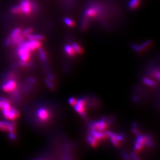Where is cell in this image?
Here are the masks:
<instances>
[{"instance_id": "20", "label": "cell", "mask_w": 160, "mask_h": 160, "mask_svg": "<svg viewBox=\"0 0 160 160\" xmlns=\"http://www.w3.org/2000/svg\"><path fill=\"white\" fill-rule=\"evenodd\" d=\"M87 140L92 146L96 147L98 145V140L95 139V138L93 137L91 134L88 135Z\"/></svg>"}, {"instance_id": "21", "label": "cell", "mask_w": 160, "mask_h": 160, "mask_svg": "<svg viewBox=\"0 0 160 160\" xmlns=\"http://www.w3.org/2000/svg\"><path fill=\"white\" fill-rule=\"evenodd\" d=\"M72 46L73 47V49H74L76 53L81 54L83 52V49L82 48V47L78 44H77V43H75V42L73 43Z\"/></svg>"}, {"instance_id": "3", "label": "cell", "mask_w": 160, "mask_h": 160, "mask_svg": "<svg viewBox=\"0 0 160 160\" xmlns=\"http://www.w3.org/2000/svg\"><path fill=\"white\" fill-rule=\"evenodd\" d=\"M13 77L14 75L8 74L7 80L2 85L1 89L4 92L13 93L17 90V82Z\"/></svg>"}, {"instance_id": "34", "label": "cell", "mask_w": 160, "mask_h": 160, "mask_svg": "<svg viewBox=\"0 0 160 160\" xmlns=\"http://www.w3.org/2000/svg\"><path fill=\"white\" fill-rule=\"evenodd\" d=\"M154 76L158 80H160V72L159 70L154 73Z\"/></svg>"}, {"instance_id": "23", "label": "cell", "mask_w": 160, "mask_h": 160, "mask_svg": "<svg viewBox=\"0 0 160 160\" xmlns=\"http://www.w3.org/2000/svg\"><path fill=\"white\" fill-rule=\"evenodd\" d=\"M142 81H143L144 84H146L147 85H148L149 86H150V87H156L157 84L154 81L150 79H149L147 78H145L144 77L143 79H142Z\"/></svg>"}, {"instance_id": "15", "label": "cell", "mask_w": 160, "mask_h": 160, "mask_svg": "<svg viewBox=\"0 0 160 160\" xmlns=\"http://www.w3.org/2000/svg\"><path fill=\"white\" fill-rule=\"evenodd\" d=\"M26 37L28 40H36L41 42L45 40L44 36L41 34H38L31 33L30 34L27 35Z\"/></svg>"}, {"instance_id": "7", "label": "cell", "mask_w": 160, "mask_h": 160, "mask_svg": "<svg viewBox=\"0 0 160 160\" xmlns=\"http://www.w3.org/2000/svg\"><path fill=\"white\" fill-rule=\"evenodd\" d=\"M86 104V100L84 98H80L77 100L76 103L74 105V109L78 114L85 118L86 117L85 106Z\"/></svg>"}, {"instance_id": "1", "label": "cell", "mask_w": 160, "mask_h": 160, "mask_svg": "<svg viewBox=\"0 0 160 160\" xmlns=\"http://www.w3.org/2000/svg\"><path fill=\"white\" fill-rule=\"evenodd\" d=\"M21 8L22 15L30 16L37 14L40 11V6L35 0H20L18 3Z\"/></svg>"}, {"instance_id": "10", "label": "cell", "mask_w": 160, "mask_h": 160, "mask_svg": "<svg viewBox=\"0 0 160 160\" xmlns=\"http://www.w3.org/2000/svg\"><path fill=\"white\" fill-rule=\"evenodd\" d=\"M152 43V41L151 40H147L146 41L142 43L140 45H137L136 44H133L131 45V47L136 52H141L144 50L148 48Z\"/></svg>"}, {"instance_id": "2", "label": "cell", "mask_w": 160, "mask_h": 160, "mask_svg": "<svg viewBox=\"0 0 160 160\" xmlns=\"http://www.w3.org/2000/svg\"><path fill=\"white\" fill-rule=\"evenodd\" d=\"M17 48V54L19 57L20 61L23 62H30L31 51L27 46L25 40L18 45Z\"/></svg>"}, {"instance_id": "33", "label": "cell", "mask_w": 160, "mask_h": 160, "mask_svg": "<svg viewBox=\"0 0 160 160\" xmlns=\"http://www.w3.org/2000/svg\"><path fill=\"white\" fill-rule=\"evenodd\" d=\"M28 81L31 84H34L36 82V79L33 77H29L28 78Z\"/></svg>"}, {"instance_id": "4", "label": "cell", "mask_w": 160, "mask_h": 160, "mask_svg": "<svg viewBox=\"0 0 160 160\" xmlns=\"http://www.w3.org/2000/svg\"><path fill=\"white\" fill-rule=\"evenodd\" d=\"M50 117V113L49 110L45 107H41L36 111L37 120L41 123L47 122Z\"/></svg>"}, {"instance_id": "14", "label": "cell", "mask_w": 160, "mask_h": 160, "mask_svg": "<svg viewBox=\"0 0 160 160\" xmlns=\"http://www.w3.org/2000/svg\"><path fill=\"white\" fill-rule=\"evenodd\" d=\"M140 0H130L128 3V8L131 10H134L139 7Z\"/></svg>"}, {"instance_id": "29", "label": "cell", "mask_w": 160, "mask_h": 160, "mask_svg": "<svg viewBox=\"0 0 160 160\" xmlns=\"http://www.w3.org/2000/svg\"><path fill=\"white\" fill-rule=\"evenodd\" d=\"M146 145H147L148 146L150 147H152L154 146V144L153 141L152 140V138L149 139L148 140H147L146 143Z\"/></svg>"}, {"instance_id": "28", "label": "cell", "mask_w": 160, "mask_h": 160, "mask_svg": "<svg viewBox=\"0 0 160 160\" xmlns=\"http://www.w3.org/2000/svg\"><path fill=\"white\" fill-rule=\"evenodd\" d=\"M116 139L118 140L119 142H122L124 139V137L123 134H116Z\"/></svg>"}, {"instance_id": "24", "label": "cell", "mask_w": 160, "mask_h": 160, "mask_svg": "<svg viewBox=\"0 0 160 160\" xmlns=\"http://www.w3.org/2000/svg\"><path fill=\"white\" fill-rule=\"evenodd\" d=\"M33 32V28L29 27V28H26L24 30L22 31L21 34L23 35L24 37H26L27 35L32 33Z\"/></svg>"}, {"instance_id": "19", "label": "cell", "mask_w": 160, "mask_h": 160, "mask_svg": "<svg viewBox=\"0 0 160 160\" xmlns=\"http://www.w3.org/2000/svg\"><path fill=\"white\" fill-rule=\"evenodd\" d=\"M21 32H22V30H21V28H15L14 29H13L12 30V32L10 33V35H9V37H10V38L12 39V40L15 37H16L17 36L19 35L20 34H21Z\"/></svg>"}, {"instance_id": "12", "label": "cell", "mask_w": 160, "mask_h": 160, "mask_svg": "<svg viewBox=\"0 0 160 160\" xmlns=\"http://www.w3.org/2000/svg\"><path fill=\"white\" fill-rule=\"evenodd\" d=\"M106 135L110 138L111 143L114 145L115 147H118L119 145V142L116 139V134L111 131H107Z\"/></svg>"}, {"instance_id": "27", "label": "cell", "mask_w": 160, "mask_h": 160, "mask_svg": "<svg viewBox=\"0 0 160 160\" xmlns=\"http://www.w3.org/2000/svg\"><path fill=\"white\" fill-rule=\"evenodd\" d=\"M76 101L77 100H76V99L74 97H71L68 99V102L69 103V104L72 106H74L75 104L76 103Z\"/></svg>"}, {"instance_id": "16", "label": "cell", "mask_w": 160, "mask_h": 160, "mask_svg": "<svg viewBox=\"0 0 160 160\" xmlns=\"http://www.w3.org/2000/svg\"><path fill=\"white\" fill-rule=\"evenodd\" d=\"M9 12L10 14L15 15H22L21 8L19 4L12 6L9 9Z\"/></svg>"}, {"instance_id": "17", "label": "cell", "mask_w": 160, "mask_h": 160, "mask_svg": "<svg viewBox=\"0 0 160 160\" xmlns=\"http://www.w3.org/2000/svg\"><path fill=\"white\" fill-rule=\"evenodd\" d=\"M64 51L67 56L71 57H74L76 53L74 49H73L72 45H65L64 46Z\"/></svg>"}, {"instance_id": "31", "label": "cell", "mask_w": 160, "mask_h": 160, "mask_svg": "<svg viewBox=\"0 0 160 160\" xmlns=\"http://www.w3.org/2000/svg\"><path fill=\"white\" fill-rule=\"evenodd\" d=\"M8 137L12 140H15L16 138V135L15 134V132H10L8 134Z\"/></svg>"}, {"instance_id": "9", "label": "cell", "mask_w": 160, "mask_h": 160, "mask_svg": "<svg viewBox=\"0 0 160 160\" xmlns=\"http://www.w3.org/2000/svg\"><path fill=\"white\" fill-rule=\"evenodd\" d=\"M16 124L14 122L6 121H0V130L8 132H15Z\"/></svg>"}, {"instance_id": "5", "label": "cell", "mask_w": 160, "mask_h": 160, "mask_svg": "<svg viewBox=\"0 0 160 160\" xmlns=\"http://www.w3.org/2000/svg\"><path fill=\"white\" fill-rule=\"evenodd\" d=\"M2 114L5 118L10 121L15 120L18 118L20 114L19 111L13 107H11L9 109L2 110Z\"/></svg>"}, {"instance_id": "26", "label": "cell", "mask_w": 160, "mask_h": 160, "mask_svg": "<svg viewBox=\"0 0 160 160\" xmlns=\"http://www.w3.org/2000/svg\"><path fill=\"white\" fill-rule=\"evenodd\" d=\"M45 83L47 85V86L48 87L49 89H50L51 90H53L54 89V86L53 84H52L51 81H50L49 79H45Z\"/></svg>"}, {"instance_id": "35", "label": "cell", "mask_w": 160, "mask_h": 160, "mask_svg": "<svg viewBox=\"0 0 160 160\" xmlns=\"http://www.w3.org/2000/svg\"><path fill=\"white\" fill-rule=\"evenodd\" d=\"M48 75V79L50 80V81H54V77L53 76V75L51 74L50 73H48L47 74Z\"/></svg>"}, {"instance_id": "30", "label": "cell", "mask_w": 160, "mask_h": 160, "mask_svg": "<svg viewBox=\"0 0 160 160\" xmlns=\"http://www.w3.org/2000/svg\"><path fill=\"white\" fill-rule=\"evenodd\" d=\"M132 131L136 136H138L140 135V132H139V131L136 127H133L132 129Z\"/></svg>"}, {"instance_id": "37", "label": "cell", "mask_w": 160, "mask_h": 160, "mask_svg": "<svg viewBox=\"0 0 160 160\" xmlns=\"http://www.w3.org/2000/svg\"><path fill=\"white\" fill-rule=\"evenodd\" d=\"M131 157H132V158L133 159H134V160H137L139 159V158L137 157V155H136L135 153H133V152L131 153Z\"/></svg>"}, {"instance_id": "32", "label": "cell", "mask_w": 160, "mask_h": 160, "mask_svg": "<svg viewBox=\"0 0 160 160\" xmlns=\"http://www.w3.org/2000/svg\"><path fill=\"white\" fill-rule=\"evenodd\" d=\"M66 5L68 8L73 5L75 1V0H66Z\"/></svg>"}, {"instance_id": "11", "label": "cell", "mask_w": 160, "mask_h": 160, "mask_svg": "<svg viewBox=\"0 0 160 160\" xmlns=\"http://www.w3.org/2000/svg\"><path fill=\"white\" fill-rule=\"evenodd\" d=\"M27 46L28 48L31 51H34L35 50H38L41 47L42 43L41 41H36V40H28V41L25 40Z\"/></svg>"}, {"instance_id": "18", "label": "cell", "mask_w": 160, "mask_h": 160, "mask_svg": "<svg viewBox=\"0 0 160 160\" xmlns=\"http://www.w3.org/2000/svg\"><path fill=\"white\" fill-rule=\"evenodd\" d=\"M38 50L39 56H40L41 60L44 63L46 62L47 60V57L46 53L44 49L42 47H40V48L38 49Z\"/></svg>"}, {"instance_id": "8", "label": "cell", "mask_w": 160, "mask_h": 160, "mask_svg": "<svg viewBox=\"0 0 160 160\" xmlns=\"http://www.w3.org/2000/svg\"><path fill=\"white\" fill-rule=\"evenodd\" d=\"M107 128V124L106 123V119L103 118L100 121H94L90 125L91 130H97L100 132L104 131Z\"/></svg>"}, {"instance_id": "13", "label": "cell", "mask_w": 160, "mask_h": 160, "mask_svg": "<svg viewBox=\"0 0 160 160\" xmlns=\"http://www.w3.org/2000/svg\"><path fill=\"white\" fill-rule=\"evenodd\" d=\"M91 135L97 140L104 139L106 136V135L104 134L102 132L95 130H91Z\"/></svg>"}, {"instance_id": "6", "label": "cell", "mask_w": 160, "mask_h": 160, "mask_svg": "<svg viewBox=\"0 0 160 160\" xmlns=\"http://www.w3.org/2000/svg\"><path fill=\"white\" fill-rule=\"evenodd\" d=\"M135 140L134 145V150L138 151L140 150L145 145H146L147 140L151 138L150 135H139Z\"/></svg>"}, {"instance_id": "36", "label": "cell", "mask_w": 160, "mask_h": 160, "mask_svg": "<svg viewBox=\"0 0 160 160\" xmlns=\"http://www.w3.org/2000/svg\"><path fill=\"white\" fill-rule=\"evenodd\" d=\"M122 156H123V158H124L126 160H130V157L127 154V153L125 152H122Z\"/></svg>"}, {"instance_id": "22", "label": "cell", "mask_w": 160, "mask_h": 160, "mask_svg": "<svg viewBox=\"0 0 160 160\" xmlns=\"http://www.w3.org/2000/svg\"><path fill=\"white\" fill-rule=\"evenodd\" d=\"M63 22H64L66 26L71 27V28H73L75 26V23L74 21L72 19L68 18V17H65L63 18Z\"/></svg>"}, {"instance_id": "25", "label": "cell", "mask_w": 160, "mask_h": 160, "mask_svg": "<svg viewBox=\"0 0 160 160\" xmlns=\"http://www.w3.org/2000/svg\"><path fill=\"white\" fill-rule=\"evenodd\" d=\"M12 40L9 36L5 39L4 41V45L5 46L9 47L12 45Z\"/></svg>"}]
</instances>
